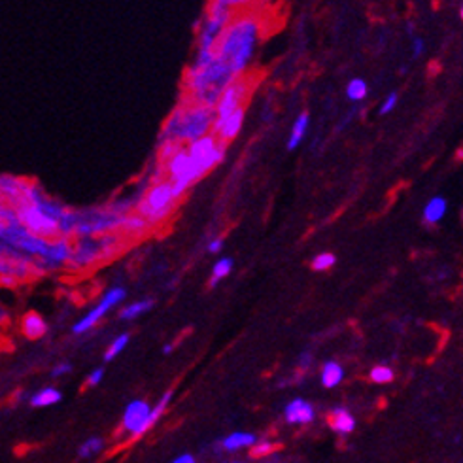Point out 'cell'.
Returning <instances> with one entry per match:
<instances>
[{"instance_id":"6da1fadb","label":"cell","mask_w":463,"mask_h":463,"mask_svg":"<svg viewBox=\"0 0 463 463\" xmlns=\"http://www.w3.org/2000/svg\"><path fill=\"white\" fill-rule=\"evenodd\" d=\"M263 19L256 13L235 16L214 46V61L233 80L242 76L261 38Z\"/></svg>"},{"instance_id":"7a4b0ae2","label":"cell","mask_w":463,"mask_h":463,"mask_svg":"<svg viewBox=\"0 0 463 463\" xmlns=\"http://www.w3.org/2000/svg\"><path fill=\"white\" fill-rule=\"evenodd\" d=\"M216 112L214 108L187 104L174 110L171 119L166 121L161 131V144L173 142L178 146L193 144L199 138L212 132Z\"/></svg>"},{"instance_id":"3957f363","label":"cell","mask_w":463,"mask_h":463,"mask_svg":"<svg viewBox=\"0 0 463 463\" xmlns=\"http://www.w3.org/2000/svg\"><path fill=\"white\" fill-rule=\"evenodd\" d=\"M176 202L178 201L174 197L171 182L159 180L154 187H149L146 197L138 204V216H142L144 220L149 223V227H154L173 214Z\"/></svg>"},{"instance_id":"277c9868","label":"cell","mask_w":463,"mask_h":463,"mask_svg":"<svg viewBox=\"0 0 463 463\" xmlns=\"http://www.w3.org/2000/svg\"><path fill=\"white\" fill-rule=\"evenodd\" d=\"M125 214L113 206L110 210H91V212H78V221L74 235L80 238L102 237L112 235L123 223Z\"/></svg>"},{"instance_id":"5b68a950","label":"cell","mask_w":463,"mask_h":463,"mask_svg":"<svg viewBox=\"0 0 463 463\" xmlns=\"http://www.w3.org/2000/svg\"><path fill=\"white\" fill-rule=\"evenodd\" d=\"M235 18L233 2H214L210 4L199 35V54H210L227 25Z\"/></svg>"},{"instance_id":"8992f818","label":"cell","mask_w":463,"mask_h":463,"mask_svg":"<svg viewBox=\"0 0 463 463\" xmlns=\"http://www.w3.org/2000/svg\"><path fill=\"white\" fill-rule=\"evenodd\" d=\"M16 216H18L19 223L30 235L46 238V240L61 238V221L51 214H48L46 210L27 204V202H19L18 208H16Z\"/></svg>"},{"instance_id":"52a82bcc","label":"cell","mask_w":463,"mask_h":463,"mask_svg":"<svg viewBox=\"0 0 463 463\" xmlns=\"http://www.w3.org/2000/svg\"><path fill=\"white\" fill-rule=\"evenodd\" d=\"M113 248H118V237H113V235L80 238L78 244L72 246L70 263L76 267H85V265H91V263L112 256Z\"/></svg>"},{"instance_id":"ba28073f","label":"cell","mask_w":463,"mask_h":463,"mask_svg":"<svg viewBox=\"0 0 463 463\" xmlns=\"http://www.w3.org/2000/svg\"><path fill=\"white\" fill-rule=\"evenodd\" d=\"M249 89H252V78L238 76L233 83H229L223 93H221L220 101L214 106L216 119L214 125L221 123L223 119H227L233 112H237L240 108H244L246 101L249 97ZM212 125V127H214Z\"/></svg>"},{"instance_id":"9c48e42d","label":"cell","mask_w":463,"mask_h":463,"mask_svg":"<svg viewBox=\"0 0 463 463\" xmlns=\"http://www.w3.org/2000/svg\"><path fill=\"white\" fill-rule=\"evenodd\" d=\"M187 155H190V159L195 163V166L199 168V173L201 176L208 173V171H212L218 163L223 161V155H226V146L221 142L216 140V137L210 132L206 137L199 138L193 144H190L187 148H185Z\"/></svg>"},{"instance_id":"30bf717a","label":"cell","mask_w":463,"mask_h":463,"mask_svg":"<svg viewBox=\"0 0 463 463\" xmlns=\"http://www.w3.org/2000/svg\"><path fill=\"white\" fill-rule=\"evenodd\" d=\"M125 295H127V291H125L123 288H112V290H108L106 293L102 295V299L99 301V304H97L95 309H91L87 314L83 316L82 320L72 326V333L83 335V333H87L89 329H93V327H95L97 323H99V321H101L102 318L113 309V307H118V304L123 301Z\"/></svg>"},{"instance_id":"8fae6325","label":"cell","mask_w":463,"mask_h":463,"mask_svg":"<svg viewBox=\"0 0 463 463\" xmlns=\"http://www.w3.org/2000/svg\"><path fill=\"white\" fill-rule=\"evenodd\" d=\"M149 412H152V407H149L146 401H142V399L131 401V403L127 405V409H125L123 412L125 431H129L135 439L146 433V431H148Z\"/></svg>"},{"instance_id":"7c38bea8","label":"cell","mask_w":463,"mask_h":463,"mask_svg":"<svg viewBox=\"0 0 463 463\" xmlns=\"http://www.w3.org/2000/svg\"><path fill=\"white\" fill-rule=\"evenodd\" d=\"M244 123V108L237 110V112H233L231 116L227 119H223L221 123L214 125L212 127V135L216 137L218 142H221L226 146L227 142H231L233 138H237V135L240 132Z\"/></svg>"},{"instance_id":"4fadbf2b","label":"cell","mask_w":463,"mask_h":463,"mask_svg":"<svg viewBox=\"0 0 463 463\" xmlns=\"http://www.w3.org/2000/svg\"><path fill=\"white\" fill-rule=\"evenodd\" d=\"M285 422L288 424H297V426H303V424H310L314 420V407L304 401V399H293L288 403L284 410Z\"/></svg>"},{"instance_id":"5bb4252c","label":"cell","mask_w":463,"mask_h":463,"mask_svg":"<svg viewBox=\"0 0 463 463\" xmlns=\"http://www.w3.org/2000/svg\"><path fill=\"white\" fill-rule=\"evenodd\" d=\"M21 333H23L25 339L38 340L48 333V323H46V320L38 312L30 310V312L23 314V318H21Z\"/></svg>"},{"instance_id":"9a60e30c","label":"cell","mask_w":463,"mask_h":463,"mask_svg":"<svg viewBox=\"0 0 463 463\" xmlns=\"http://www.w3.org/2000/svg\"><path fill=\"white\" fill-rule=\"evenodd\" d=\"M329 424H331V428L335 433L339 435H348L354 431L356 428V420H354V416L348 412L346 409H335L331 412V418H329Z\"/></svg>"},{"instance_id":"2e32d148","label":"cell","mask_w":463,"mask_h":463,"mask_svg":"<svg viewBox=\"0 0 463 463\" xmlns=\"http://www.w3.org/2000/svg\"><path fill=\"white\" fill-rule=\"evenodd\" d=\"M61 399H63V393L57 390V388H42L36 393H32L29 397L30 407H35V409H44V407H51V405L61 403Z\"/></svg>"},{"instance_id":"e0dca14e","label":"cell","mask_w":463,"mask_h":463,"mask_svg":"<svg viewBox=\"0 0 463 463\" xmlns=\"http://www.w3.org/2000/svg\"><path fill=\"white\" fill-rule=\"evenodd\" d=\"M446 210H448V202H446L445 197H433L424 206V220L428 223H439L445 218Z\"/></svg>"},{"instance_id":"ac0fdd59","label":"cell","mask_w":463,"mask_h":463,"mask_svg":"<svg viewBox=\"0 0 463 463\" xmlns=\"http://www.w3.org/2000/svg\"><path fill=\"white\" fill-rule=\"evenodd\" d=\"M257 443V437L254 433H244V431H237V433L227 435L221 446L226 448L227 452H237L240 448H248V446H254Z\"/></svg>"},{"instance_id":"d6986e66","label":"cell","mask_w":463,"mask_h":463,"mask_svg":"<svg viewBox=\"0 0 463 463\" xmlns=\"http://www.w3.org/2000/svg\"><path fill=\"white\" fill-rule=\"evenodd\" d=\"M342 378H345V369L340 367L339 363H323V369H321V384H323V388H329V390H331V388L339 386Z\"/></svg>"},{"instance_id":"ffe728a7","label":"cell","mask_w":463,"mask_h":463,"mask_svg":"<svg viewBox=\"0 0 463 463\" xmlns=\"http://www.w3.org/2000/svg\"><path fill=\"white\" fill-rule=\"evenodd\" d=\"M309 121H310L309 112L299 113V118L295 119V123L291 127L290 140H288V149H295L299 144H301V140L304 138V132L309 129Z\"/></svg>"},{"instance_id":"44dd1931","label":"cell","mask_w":463,"mask_h":463,"mask_svg":"<svg viewBox=\"0 0 463 463\" xmlns=\"http://www.w3.org/2000/svg\"><path fill=\"white\" fill-rule=\"evenodd\" d=\"M119 229H121L123 233H127V235H144V233L149 229V223L144 220L142 216H138V214L127 216V214H125L123 223H121V227H119Z\"/></svg>"},{"instance_id":"7402d4cb","label":"cell","mask_w":463,"mask_h":463,"mask_svg":"<svg viewBox=\"0 0 463 463\" xmlns=\"http://www.w3.org/2000/svg\"><path fill=\"white\" fill-rule=\"evenodd\" d=\"M23 185L25 182H21V180L18 178H12V176H0V193L10 197V199H16V201L19 202H21Z\"/></svg>"},{"instance_id":"603a6c76","label":"cell","mask_w":463,"mask_h":463,"mask_svg":"<svg viewBox=\"0 0 463 463\" xmlns=\"http://www.w3.org/2000/svg\"><path fill=\"white\" fill-rule=\"evenodd\" d=\"M154 307V301L152 299H144V301H137V303L129 304L127 309L121 310V314H119V318L121 320H135V318H138V316H142L144 312H148L149 309Z\"/></svg>"},{"instance_id":"cb8c5ba5","label":"cell","mask_w":463,"mask_h":463,"mask_svg":"<svg viewBox=\"0 0 463 463\" xmlns=\"http://www.w3.org/2000/svg\"><path fill=\"white\" fill-rule=\"evenodd\" d=\"M369 93V85L365 80L362 78H356V80H352L348 83V87H346V97L350 99V101H363Z\"/></svg>"},{"instance_id":"d4e9b609","label":"cell","mask_w":463,"mask_h":463,"mask_svg":"<svg viewBox=\"0 0 463 463\" xmlns=\"http://www.w3.org/2000/svg\"><path fill=\"white\" fill-rule=\"evenodd\" d=\"M102 446H104V440H102L101 437H89V439L82 443V446L78 448V456L83 457V459L93 457L102 450Z\"/></svg>"},{"instance_id":"484cf974","label":"cell","mask_w":463,"mask_h":463,"mask_svg":"<svg viewBox=\"0 0 463 463\" xmlns=\"http://www.w3.org/2000/svg\"><path fill=\"white\" fill-rule=\"evenodd\" d=\"M233 271V259L229 257H221L220 261L216 263L214 268H212V280H210V288H214L221 278H226L227 274Z\"/></svg>"},{"instance_id":"4316f807","label":"cell","mask_w":463,"mask_h":463,"mask_svg":"<svg viewBox=\"0 0 463 463\" xmlns=\"http://www.w3.org/2000/svg\"><path fill=\"white\" fill-rule=\"evenodd\" d=\"M371 381L374 382V384H388V382L393 381V369L388 367V365H376V367L371 369Z\"/></svg>"},{"instance_id":"83f0119b","label":"cell","mask_w":463,"mask_h":463,"mask_svg":"<svg viewBox=\"0 0 463 463\" xmlns=\"http://www.w3.org/2000/svg\"><path fill=\"white\" fill-rule=\"evenodd\" d=\"M129 345V335L123 333V335H119L118 339L112 340V345L108 346L106 354H104V362H112L113 357H118L121 352L125 350V346Z\"/></svg>"},{"instance_id":"f1b7e54d","label":"cell","mask_w":463,"mask_h":463,"mask_svg":"<svg viewBox=\"0 0 463 463\" xmlns=\"http://www.w3.org/2000/svg\"><path fill=\"white\" fill-rule=\"evenodd\" d=\"M335 263H337L335 256L329 254V252H323V254H318V256L312 259L310 267L314 268V271H327V268H331Z\"/></svg>"},{"instance_id":"f546056e","label":"cell","mask_w":463,"mask_h":463,"mask_svg":"<svg viewBox=\"0 0 463 463\" xmlns=\"http://www.w3.org/2000/svg\"><path fill=\"white\" fill-rule=\"evenodd\" d=\"M274 448L276 446L271 443V440H263V443H256V445L252 446V456L254 457H263L268 456V454H273Z\"/></svg>"},{"instance_id":"4dcf8cb0","label":"cell","mask_w":463,"mask_h":463,"mask_svg":"<svg viewBox=\"0 0 463 463\" xmlns=\"http://www.w3.org/2000/svg\"><path fill=\"white\" fill-rule=\"evenodd\" d=\"M397 101H399L397 93H390V95H388L386 99H384V102H382V106H381V113H382V116H384V113L392 112L393 108L397 106Z\"/></svg>"},{"instance_id":"1f68e13d","label":"cell","mask_w":463,"mask_h":463,"mask_svg":"<svg viewBox=\"0 0 463 463\" xmlns=\"http://www.w3.org/2000/svg\"><path fill=\"white\" fill-rule=\"evenodd\" d=\"M102 378H104V369L99 367V369H95V371H91L89 376H87V381H85V384H87L89 388H95L101 384Z\"/></svg>"},{"instance_id":"d6a6232c","label":"cell","mask_w":463,"mask_h":463,"mask_svg":"<svg viewBox=\"0 0 463 463\" xmlns=\"http://www.w3.org/2000/svg\"><path fill=\"white\" fill-rule=\"evenodd\" d=\"M72 371V365L70 363H59V365H55L54 371H51V376L54 378H59V376H65V374H68Z\"/></svg>"},{"instance_id":"836d02e7","label":"cell","mask_w":463,"mask_h":463,"mask_svg":"<svg viewBox=\"0 0 463 463\" xmlns=\"http://www.w3.org/2000/svg\"><path fill=\"white\" fill-rule=\"evenodd\" d=\"M412 49H414V57H420L424 54V49H426V42L422 38H414L412 40Z\"/></svg>"},{"instance_id":"e575fe53","label":"cell","mask_w":463,"mask_h":463,"mask_svg":"<svg viewBox=\"0 0 463 463\" xmlns=\"http://www.w3.org/2000/svg\"><path fill=\"white\" fill-rule=\"evenodd\" d=\"M221 246H223V240H221V238H216V240H212L210 246H208V252H210V254H216V252H220Z\"/></svg>"},{"instance_id":"d590c367","label":"cell","mask_w":463,"mask_h":463,"mask_svg":"<svg viewBox=\"0 0 463 463\" xmlns=\"http://www.w3.org/2000/svg\"><path fill=\"white\" fill-rule=\"evenodd\" d=\"M173 463H195V457L191 456V454H182L174 459Z\"/></svg>"},{"instance_id":"8d00e7d4","label":"cell","mask_w":463,"mask_h":463,"mask_svg":"<svg viewBox=\"0 0 463 463\" xmlns=\"http://www.w3.org/2000/svg\"><path fill=\"white\" fill-rule=\"evenodd\" d=\"M174 350V346L173 345H165L163 346V354H171V352Z\"/></svg>"}]
</instances>
